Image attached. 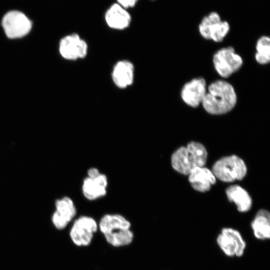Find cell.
<instances>
[{
    "mask_svg": "<svg viewBox=\"0 0 270 270\" xmlns=\"http://www.w3.org/2000/svg\"><path fill=\"white\" fill-rule=\"evenodd\" d=\"M2 26L7 37L14 39L22 38L28 34L32 24L22 12L12 10L4 16Z\"/></svg>",
    "mask_w": 270,
    "mask_h": 270,
    "instance_id": "obj_7",
    "label": "cell"
},
{
    "mask_svg": "<svg viewBox=\"0 0 270 270\" xmlns=\"http://www.w3.org/2000/svg\"><path fill=\"white\" fill-rule=\"evenodd\" d=\"M255 237L260 240L270 238V216L265 210H259L251 224Z\"/></svg>",
    "mask_w": 270,
    "mask_h": 270,
    "instance_id": "obj_18",
    "label": "cell"
},
{
    "mask_svg": "<svg viewBox=\"0 0 270 270\" xmlns=\"http://www.w3.org/2000/svg\"><path fill=\"white\" fill-rule=\"evenodd\" d=\"M207 156L202 144L191 142L186 147H181L174 152L171 157L172 166L180 173L189 174L194 168L205 165Z\"/></svg>",
    "mask_w": 270,
    "mask_h": 270,
    "instance_id": "obj_3",
    "label": "cell"
},
{
    "mask_svg": "<svg viewBox=\"0 0 270 270\" xmlns=\"http://www.w3.org/2000/svg\"><path fill=\"white\" fill-rule=\"evenodd\" d=\"M188 175V180L192 187L200 192L208 190L216 182L212 172L204 166L194 168Z\"/></svg>",
    "mask_w": 270,
    "mask_h": 270,
    "instance_id": "obj_15",
    "label": "cell"
},
{
    "mask_svg": "<svg viewBox=\"0 0 270 270\" xmlns=\"http://www.w3.org/2000/svg\"><path fill=\"white\" fill-rule=\"evenodd\" d=\"M198 28L204 38L220 42L228 33L230 25L227 22L222 21L220 15L214 12L202 18Z\"/></svg>",
    "mask_w": 270,
    "mask_h": 270,
    "instance_id": "obj_9",
    "label": "cell"
},
{
    "mask_svg": "<svg viewBox=\"0 0 270 270\" xmlns=\"http://www.w3.org/2000/svg\"><path fill=\"white\" fill-rule=\"evenodd\" d=\"M256 52L255 58L256 62L261 64H265L270 60V39L266 36L260 37L256 44Z\"/></svg>",
    "mask_w": 270,
    "mask_h": 270,
    "instance_id": "obj_19",
    "label": "cell"
},
{
    "mask_svg": "<svg viewBox=\"0 0 270 270\" xmlns=\"http://www.w3.org/2000/svg\"><path fill=\"white\" fill-rule=\"evenodd\" d=\"M213 62L218 74L222 77L228 78L241 67L242 60L233 48L228 46L220 49L214 54Z\"/></svg>",
    "mask_w": 270,
    "mask_h": 270,
    "instance_id": "obj_8",
    "label": "cell"
},
{
    "mask_svg": "<svg viewBox=\"0 0 270 270\" xmlns=\"http://www.w3.org/2000/svg\"><path fill=\"white\" fill-rule=\"evenodd\" d=\"M88 46L83 39L76 34L68 35L62 38L59 44V52L64 58L74 60L84 58Z\"/></svg>",
    "mask_w": 270,
    "mask_h": 270,
    "instance_id": "obj_11",
    "label": "cell"
},
{
    "mask_svg": "<svg viewBox=\"0 0 270 270\" xmlns=\"http://www.w3.org/2000/svg\"><path fill=\"white\" fill-rule=\"evenodd\" d=\"M105 20L110 28L122 30L130 26L131 16L126 8L118 4H114L106 12Z\"/></svg>",
    "mask_w": 270,
    "mask_h": 270,
    "instance_id": "obj_16",
    "label": "cell"
},
{
    "mask_svg": "<svg viewBox=\"0 0 270 270\" xmlns=\"http://www.w3.org/2000/svg\"><path fill=\"white\" fill-rule=\"evenodd\" d=\"M206 92L205 80L202 78H196L184 86L181 96L186 104L195 108L202 103Z\"/></svg>",
    "mask_w": 270,
    "mask_h": 270,
    "instance_id": "obj_13",
    "label": "cell"
},
{
    "mask_svg": "<svg viewBox=\"0 0 270 270\" xmlns=\"http://www.w3.org/2000/svg\"><path fill=\"white\" fill-rule=\"evenodd\" d=\"M98 226L106 242L113 246L129 245L134 240L131 223L122 214H105L100 218Z\"/></svg>",
    "mask_w": 270,
    "mask_h": 270,
    "instance_id": "obj_1",
    "label": "cell"
},
{
    "mask_svg": "<svg viewBox=\"0 0 270 270\" xmlns=\"http://www.w3.org/2000/svg\"><path fill=\"white\" fill-rule=\"evenodd\" d=\"M236 102V95L228 82L218 80L211 84L202 102L204 110L212 114H222L231 110Z\"/></svg>",
    "mask_w": 270,
    "mask_h": 270,
    "instance_id": "obj_2",
    "label": "cell"
},
{
    "mask_svg": "<svg viewBox=\"0 0 270 270\" xmlns=\"http://www.w3.org/2000/svg\"><path fill=\"white\" fill-rule=\"evenodd\" d=\"M98 229V222L94 218L82 215L75 219L69 234L71 240L76 246H86L90 244Z\"/></svg>",
    "mask_w": 270,
    "mask_h": 270,
    "instance_id": "obj_6",
    "label": "cell"
},
{
    "mask_svg": "<svg viewBox=\"0 0 270 270\" xmlns=\"http://www.w3.org/2000/svg\"><path fill=\"white\" fill-rule=\"evenodd\" d=\"M138 0H117L118 4L124 8L134 7Z\"/></svg>",
    "mask_w": 270,
    "mask_h": 270,
    "instance_id": "obj_20",
    "label": "cell"
},
{
    "mask_svg": "<svg viewBox=\"0 0 270 270\" xmlns=\"http://www.w3.org/2000/svg\"><path fill=\"white\" fill-rule=\"evenodd\" d=\"M108 184L106 175L96 167L89 168L86 176L82 180V192L87 200L94 201L102 198L107 194Z\"/></svg>",
    "mask_w": 270,
    "mask_h": 270,
    "instance_id": "obj_5",
    "label": "cell"
},
{
    "mask_svg": "<svg viewBox=\"0 0 270 270\" xmlns=\"http://www.w3.org/2000/svg\"><path fill=\"white\" fill-rule=\"evenodd\" d=\"M216 242L228 256H241L246 246V242L239 232L232 228H224L218 236Z\"/></svg>",
    "mask_w": 270,
    "mask_h": 270,
    "instance_id": "obj_10",
    "label": "cell"
},
{
    "mask_svg": "<svg viewBox=\"0 0 270 270\" xmlns=\"http://www.w3.org/2000/svg\"><path fill=\"white\" fill-rule=\"evenodd\" d=\"M228 199L233 202L240 212H246L250 210L252 206V200L246 190L238 185L229 186L226 190Z\"/></svg>",
    "mask_w": 270,
    "mask_h": 270,
    "instance_id": "obj_17",
    "label": "cell"
},
{
    "mask_svg": "<svg viewBox=\"0 0 270 270\" xmlns=\"http://www.w3.org/2000/svg\"><path fill=\"white\" fill-rule=\"evenodd\" d=\"M134 74V64L128 60H122L118 62L114 66L112 78L117 87L124 89L132 84Z\"/></svg>",
    "mask_w": 270,
    "mask_h": 270,
    "instance_id": "obj_14",
    "label": "cell"
},
{
    "mask_svg": "<svg viewBox=\"0 0 270 270\" xmlns=\"http://www.w3.org/2000/svg\"><path fill=\"white\" fill-rule=\"evenodd\" d=\"M76 212V208L72 200L70 197L64 196L56 202V210L52 217V222L57 230H64L75 218Z\"/></svg>",
    "mask_w": 270,
    "mask_h": 270,
    "instance_id": "obj_12",
    "label": "cell"
},
{
    "mask_svg": "<svg viewBox=\"0 0 270 270\" xmlns=\"http://www.w3.org/2000/svg\"><path fill=\"white\" fill-rule=\"evenodd\" d=\"M212 170L216 178L224 182L242 180L247 170L244 162L234 155L220 158L214 164Z\"/></svg>",
    "mask_w": 270,
    "mask_h": 270,
    "instance_id": "obj_4",
    "label": "cell"
}]
</instances>
